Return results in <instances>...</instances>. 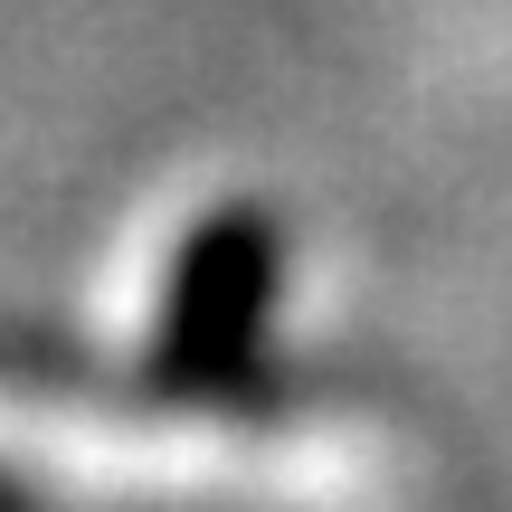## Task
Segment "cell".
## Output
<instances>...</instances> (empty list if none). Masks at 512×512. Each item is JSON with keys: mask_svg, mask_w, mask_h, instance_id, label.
Listing matches in <instances>:
<instances>
[{"mask_svg": "<svg viewBox=\"0 0 512 512\" xmlns=\"http://www.w3.org/2000/svg\"><path fill=\"white\" fill-rule=\"evenodd\" d=\"M275 294H285V228L275 209L228 200L209 219H190V238L171 247L162 323H152V380L181 399H238L266 370Z\"/></svg>", "mask_w": 512, "mask_h": 512, "instance_id": "1", "label": "cell"}, {"mask_svg": "<svg viewBox=\"0 0 512 512\" xmlns=\"http://www.w3.org/2000/svg\"><path fill=\"white\" fill-rule=\"evenodd\" d=\"M0 512H29V503H19V484H10V475H0Z\"/></svg>", "mask_w": 512, "mask_h": 512, "instance_id": "2", "label": "cell"}]
</instances>
